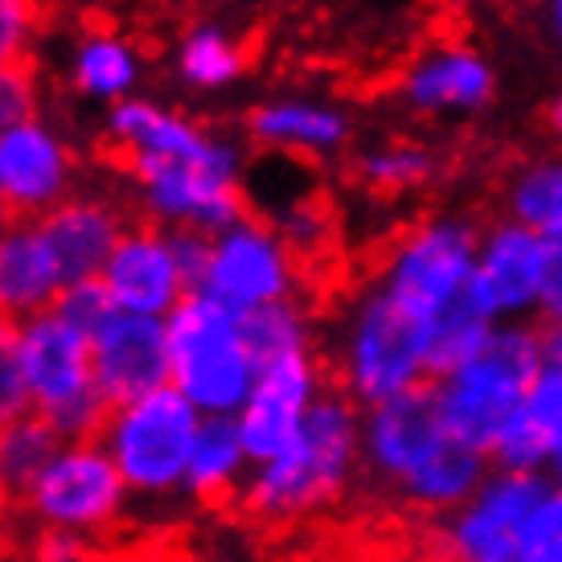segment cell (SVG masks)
I'll return each instance as SVG.
<instances>
[{
  "label": "cell",
  "mask_w": 562,
  "mask_h": 562,
  "mask_svg": "<svg viewBox=\"0 0 562 562\" xmlns=\"http://www.w3.org/2000/svg\"><path fill=\"white\" fill-rule=\"evenodd\" d=\"M358 481L361 406L328 386L292 448L250 469L235 509L255 526H296L337 509Z\"/></svg>",
  "instance_id": "obj_1"
},
{
  "label": "cell",
  "mask_w": 562,
  "mask_h": 562,
  "mask_svg": "<svg viewBox=\"0 0 562 562\" xmlns=\"http://www.w3.org/2000/svg\"><path fill=\"white\" fill-rule=\"evenodd\" d=\"M328 378L361 411L431 386V321L411 313L370 280L345 300L337 316Z\"/></svg>",
  "instance_id": "obj_2"
},
{
  "label": "cell",
  "mask_w": 562,
  "mask_h": 562,
  "mask_svg": "<svg viewBox=\"0 0 562 562\" xmlns=\"http://www.w3.org/2000/svg\"><path fill=\"white\" fill-rule=\"evenodd\" d=\"M547 361V328L497 325L476 358L431 382L443 427L493 460L501 431L533 394Z\"/></svg>",
  "instance_id": "obj_3"
},
{
  "label": "cell",
  "mask_w": 562,
  "mask_h": 562,
  "mask_svg": "<svg viewBox=\"0 0 562 562\" xmlns=\"http://www.w3.org/2000/svg\"><path fill=\"white\" fill-rule=\"evenodd\" d=\"M165 328H169V386L186 394L202 419H235L259 378V361L243 337V316L193 292L165 321Z\"/></svg>",
  "instance_id": "obj_4"
},
{
  "label": "cell",
  "mask_w": 562,
  "mask_h": 562,
  "mask_svg": "<svg viewBox=\"0 0 562 562\" xmlns=\"http://www.w3.org/2000/svg\"><path fill=\"white\" fill-rule=\"evenodd\" d=\"M202 415L177 386H160L108 411L99 443L108 448L136 505H169L186 497L189 452Z\"/></svg>",
  "instance_id": "obj_5"
},
{
  "label": "cell",
  "mask_w": 562,
  "mask_h": 562,
  "mask_svg": "<svg viewBox=\"0 0 562 562\" xmlns=\"http://www.w3.org/2000/svg\"><path fill=\"white\" fill-rule=\"evenodd\" d=\"M132 493L99 439H66L46 472L21 493V530L75 533L103 547L132 514Z\"/></svg>",
  "instance_id": "obj_6"
},
{
  "label": "cell",
  "mask_w": 562,
  "mask_h": 562,
  "mask_svg": "<svg viewBox=\"0 0 562 562\" xmlns=\"http://www.w3.org/2000/svg\"><path fill=\"white\" fill-rule=\"evenodd\" d=\"M481 226L469 214H427L386 243L374 283L423 321L469 296Z\"/></svg>",
  "instance_id": "obj_7"
},
{
  "label": "cell",
  "mask_w": 562,
  "mask_h": 562,
  "mask_svg": "<svg viewBox=\"0 0 562 562\" xmlns=\"http://www.w3.org/2000/svg\"><path fill=\"white\" fill-rule=\"evenodd\" d=\"M21 366L30 406L63 439H99L111 406L94 386L91 337L54 313L21 325Z\"/></svg>",
  "instance_id": "obj_8"
},
{
  "label": "cell",
  "mask_w": 562,
  "mask_h": 562,
  "mask_svg": "<svg viewBox=\"0 0 562 562\" xmlns=\"http://www.w3.org/2000/svg\"><path fill=\"white\" fill-rule=\"evenodd\" d=\"M300 280L304 263L292 255L280 231L263 214H247L238 226L210 238V259L198 292L226 304L231 313L247 316L267 304L300 300Z\"/></svg>",
  "instance_id": "obj_9"
},
{
  "label": "cell",
  "mask_w": 562,
  "mask_h": 562,
  "mask_svg": "<svg viewBox=\"0 0 562 562\" xmlns=\"http://www.w3.org/2000/svg\"><path fill=\"white\" fill-rule=\"evenodd\" d=\"M542 472L497 469L484 476L456 514L439 521V550L448 562H521L526 533L547 497Z\"/></svg>",
  "instance_id": "obj_10"
},
{
  "label": "cell",
  "mask_w": 562,
  "mask_h": 562,
  "mask_svg": "<svg viewBox=\"0 0 562 562\" xmlns=\"http://www.w3.org/2000/svg\"><path fill=\"white\" fill-rule=\"evenodd\" d=\"M448 439L456 436L439 419L431 386L370 406L361 411V476L398 501L406 484L448 448Z\"/></svg>",
  "instance_id": "obj_11"
},
{
  "label": "cell",
  "mask_w": 562,
  "mask_h": 562,
  "mask_svg": "<svg viewBox=\"0 0 562 562\" xmlns=\"http://www.w3.org/2000/svg\"><path fill=\"white\" fill-rule=\"evenodd\" d=\"M547 238L514 218L481 226V247L472 267L469 300L493 325H530L542 304Z\"/></svg>",
  "instance_id": "obj_12"
},
{
  "label": "cell",
  "mask_w": 562,
  "mask_h": 562,
  "mask_svg": "<svg viewBox=\"0 0 562 562\" xmlns=\"http://www.w3.org/2000/svg\"><path fill=\"white\" fill-rule=\"evenodd\" d=\"M328 386H333L328 361L316 349L259 366L255 391H250L247 406L235 415L243 443L250 452V464H267L280 452H288Z\"/></svg>",
  "instance_id": "obj_13"
},
{
  "label": "cell",
  "mask_w": 562,
  "mask_h": 562,
  "mask_svg": "<svg viewBox=\"0 0 562 562\" xmlns=\"http://www.w3.org/2000/svg\"><path fill=\"white\" fill-rule=\"evenodd\" d=\"M99 283L108 288L120 313L157 316V321H169L193 296V280L177 259L172 235L148 218H136L127 226V235L111 250Z\"/></svg>",
  "instance_id": "obj_14"
},
{
  "label": "cell",
  "mask_w": 562,
  "mask_h": 562,
  "mask_svg": "<svg viewBox=\"0 0 562 562\" xmlns=\"http://www.w3.org/2000/svg\"><path fill=\"white\" fill-rule=\"evenodd\" d=\"M79 160L70 144L42 120L0 132V202L16 222H42L75 193Z\"/></svg>",
  "instance_id": "obj_15"
},
{
  "label": "cell",
  "mask_w": 562,
  "mask_h": 562,
  "mask_svg": "<svg viewBox=\"0 0 562 562\" xmlns=\"http://www.w3.org/2000/svg\"><path fill=\"white\" fill-rule=\"evenodd\" d=\"M394 91L411 111L431 120H464L497 99V70L481 49L464 42H439L419 49L398 70Z\"/></svg>",
  "instance_id": "obj_16"
},
{
  "label": "cell",
  "mask_w": 562,
  "mask_h": 562,
  "mask_svg": "<svg viewBox=\"0 0 562 562\" xmlns=\"http://www.w3.org/2000/svg\"><path fill=\"white\" fill-rule=\"evenodd\" d=\"M94 386L108 406L169 386V328L157 316L115 313L91 337Z\"/></svg>",
  "instance_id": "obj_17"
},
{
  "label": "cell",
  "mask_w": 562,
  "mask_h": 562,
  "mask_svg": "<svg viewBox=\"0 0 562 562\" xmlns=\"http://www.w3.org/2000/svg\"><path fill=\"white\" fill-rule=\"evenodd\" d=\"M210 140L214 136L186 115H172V111H165L160 103H148V99H124L108 111L99 157L108 160L111 169L132 177L144 165L198 157Z\"/></svg>",
  "instance_id": "obj_18"
},
{
  "label": "cell",
  "mask_w": 562,
  "mask_h": 562,
  "mask_svg": "<svg viewBox=\"0 0 562 562\" xmlns=\"http://www.w3.org/2000/svg\"><path fill=\"white\" fill-rule=\"evenodd\" d=\"M132 222H136V214H127L115 198L79 189L58 210H49L46 218L37 222V231L46 235L54 259L63 267V280L82 283L103 276L111 250L120 247V238L127 235Z\"/></svg>",
  "instance_id": "obj_19"
},
{
  "label": "cell",
  "mask_w": 562,
  "mask_h": 562,
  "mask_svg": "<svg viewBox=\"0 0 562 562\" xmlns=\"http://www.w3.org/2000/svg\"><path fill=\"white\" fill-rule=\"evenodd\" d=\"M247 136L267 153H280L292 160H328L341 157L353 140V120L349 111L308 99V94H288V99H267L247 111Z\"/></svg>",
  "instance_id": "obj_20"
},
{
  "label": "cell",
  "mask_w": 562,
  "mask_h": 562,
  "mask_svg": "<svg viewBox=\"0 0 562 562\" xmlns=\"http://www.w3.org/2000/svg\"><path fill=\"white\" fill-rule=\"evenodd\" d=\"M63 288V267L37 222H13V231L0 238V316L25 325L33 316L49 313Z\"/></svg>",
  "instance_id": "obj_21"
},
{
  "label": "cell",
  "mask_w": 562,
  "mask_h": 562,
  "mask_svg": "<svg viewBox=\"0 0 562 562\" xmlns=\"http://www.w3.org/2000/svg\"><path fill=\"white\" fill-rule=\"evenodd\" d=\"M250 452L243 443L235 419H202L193 452H189V476H186V501L202 509L235 505L243 484L250 476Z\"/></svg>",
  "instance_id": "obj_22"
},
{
  "label": "cell",
  "mask_w": 562,
  "mask_h": 562,
  "mask_svg": "<svg viewBox=\"0 0 562 562\" xmlns=\"http://www.w3.org/2000/svg\"><path fill=\"white\" fill-rule=\"evenodd\" d=\"M136 82H140V54L124 33L99 25V30H87L75 42L70 87L79 94L103 99V103H124Z\"/></svg>",
  "instance_id": "obj_23"
},
{
  "label": "cell",
  "mask_w": 562,
  "mask_h": 562,
  "mask_svg": "<svg viewBox=\"0 0 562 562\" xmlns=\"http://www.w3.org/2000/svg\"><path fill=\"white\" fill-rule=\"evenodd\" d=\"M349 169L366 193L391 202V198H411V193L436 186L439 157L419 140H382L361 148Z\"/></svg>",
  "instance_id": "obj_24"
},
{
  "label": "cell",
  "mask_w": 562,
  "mask_h": 562,
  "mask_svg": "<svg viewBox=\"0 0 562 562\" xmlns=\"http://www.w3.org/2000/svg\"><path fill=\"white\" fill-rule=\"evenodd\" d=\"M505 218L521 222L526 231L542 235L547 243L562 238V153L533 157L517 165L501 189Z\"/></svg>",
  "instance_id": "obj_25"
},
{
  "label": "cell",
  "mask_w": 562,
  "mask_h": 562,
  "mask_svg": "<svg viewBox=\"0 0 562 562\" xmlns=\"http://www.w3.org/2000/svg\"><path fill=\"white\" fill-rule=\"evenodd\" d=\"M250 66V46L222 25H193L177 46V75L198 91H222L243 79Z\"/></svg>",
  "instance_id": "obj_26"
},
{
  "label": "cell",
  "mask_w": 562,
  "mask_h": 562,
  "mask_svg": "<svg viewBox=\"0 0 562 562\" xmlns=\"http://www.w3.org/2000/svg\"><path fill=\"white\" fill-rule=\"evenodd\" d=\"M63 443L66 439L37 411H25L16 419L0 423V481H4V488L21 501V493L46 472V464L58 456Z\"/></svg>",
  "instance_id": "obj_27"
},
{
  "label": "cell",
  "mask_w": 562,
  "mask_h": 562,
  "mask_svg": "<svg viewBox=\"0 0 562 562\" xmlns=\"http://www.w3.org/2000/svg\"><path fill=\"white\" fill-rule=\"evenodd\" d=\"M243 337H247L259 366L316 349L313 316L300 300H283V304H267L259 313H247L243 316Z\"/></svg>",
  "instance_id": "obj_28"
},
{
  "label": "cell",
  "mask_w": 562,
  "mask_h": 562,
  "mask_svg": "<svg viewBox=\"0 0 562 562\" xmlns=\"http://www.w3.org/2000/svg\"><path fill=\"white\" fill-rule=\"evenodd\" d=\"M276 231L283 235V243L292 247L300 263L308 267L316 259H325L333 243H337V214H333V202L321 198L316 189H304L292 202L280 205V218H267Z\"/></svg>",
  "instance_id": "obj_29"
},
{
  "label": "cell",
  "mask_w": 562,
  "mask_h": 562,
  "mask_svg": "<svg viewBox=\"0 0 562 562\" xmlns=\"http://www.w3.org/2000/svg\"><path fill=\"white\" fill-rule=\"evenodd\" d=\"M493 321L472 304L469 296L431 316V374H448L456 366H464L484 349V341L493 337Z\"/></svg>",
  "instance_id": "obj_30"
},
{
  "label": "cell",
  "mask_w": 562,
  "mask_h": 562,
  "mask_svg": "<svg viewBox=\"0 0 562 562\" xmlns=\"http://www.w3.org/2000/svg\"><path fill=\"white\" fill-rule=\"evenodd\" d=\"M42 33V0H0V70L33 63Z\"/></svg>",
  "instance_id": "obj_31"
},
{
  "label": "cell",
  "mask_w": 562,
  "mask_h": 562,
  "mask_svg": "<svg viewBox=\"0 0 562 562\" xmlns=\"http://www.w3.org/2000/svg\"><path fill=\"white\" fill-rule=\"evenodd\" d=\"M33 411L30 386H25V366H21V325L0 316V423L16 419Z\"/></svg>",
  "instance_id": "obj_32"
},
{
  "label": "cell",
  "mask_w": 562,
  "mask_h": 562,
  "mask_svg": "<svg viewBox=\"0 0 562 562\" xmlns=\"http://www.w3.org/2000/svg\"><path fill=\"white\" fill-rule=\"evenodd\" d=\"M54 313L63 316V321H70L79 333L94 337V333L108 325L120 308H115V300L108 296V288H103V283L82 280V283H66L63 296H58V304H54Z\"/></svg>",
  "instance_id": "obj_33"
},
{
  "label": "cell",
  "mask_w": 562,
  "mask_h": 562,
  "mask_svg": "<svg viewBox=\"0 0 562 562\" xmlns=\"http://www.w3.org/2000/svg\"><path fill=\"white\" fill-rule=\"evenodd\" d=\"M521 562H562V488L550 484L526 533Z\"/></svg>",
  "instance_id": "obj_34"
},
{
  "label": "cell",
  "mask_w": 562,
  "mask_h": 562,
  "mask_svg": "<svg viewBox=\"0 0 562 562\" xmlns=\"http://www.w3.org/2000/svg\"><path fill=\"white\" fill-rule=\"evenodd\" d=\"M37 120V70L33 63L0 70V132Z\"/></svg>",
  "instance_id": "obj_35"
},
{
  "label": "cell",
  "mask_w": 562,
  "mask_h": 562,
  "mask_svg": "<svg viewBox=\"0 0 562 562\" xmlns=\"http://www.w3.org/2000/svg\"><path fill=\"white\" fill-rule=\"evenodd\" d=\"M9 554H25L30 562H91L99 547L82 542L75 533H54V530H21L16 547Z\"/></svg>",
  "instance_id": "obj_36"
},
{
  "label": "cell",
  "mask_w": 562,
  "mask_h": 562,
  "mask_svg": "<svg viewBox=\"0 0 562 562\" xmlns=\"http://www.w3.org/2000/svg\"><path fill=\"white\" fill-rule=\"evenodd\" d=\"M538 321L547 328L562 325V238L547 247V276H542V304H538Z\"/></svg>",
  "instance_id": "obj_37"
},
{
  "label": "cell",
  "mask_w": 562,
  "mask_h": 562,
  "mask_svg": "<svg viewBox=\"0 0 562 562\" xmlns=\"http://www.w3.org/2000/svg\"><path fill=\"white\" fill-rule=\"evenodd\" d=\"M16 533H21V514H16V497L0 481V550L16 547Z\"/></svg>",
  "instance_id": "obj_38"
},
{
  "label": "cell",
  "mask_w": 562,
  "mask_h": 562,
  "mask_svg": "<svg viewBox=\"0 0 562 562\" xmlns=\"http://www.w3.org/2000/svg\"><path fill=\"white\" fill-rule=\"evenodd\" d=\"M542 374L562 391V325L547 328V361H542Z\"/></svg>",
  "instance_id": "obj_39"
},
{
  "label": "cell",
  "mask_w": 562,
  "mask_h": 562,
  "mask_svg": "<svg viewBox=\"0 0 562 562\" xmlns=\"http://www.w3.org/2000/svg\"><path fill=\"white\" fill-rule=\"evenodd\" d=\"M547 30L554 37V46L562 49V0H547Z\"/></svg>",
  "instance_id": "obj_40"
},
{
  "label": "cell",
  "mask_w": 562,
  "mask_h": 562,
  "mask_svg": "<svg viewBox=\"0 0 562 562\" xmlns=\"http://www.w3.org/2000/svg\"><path fill=\"white\" fill-rule=\"evenodd\" d=\"M547 481L554 484V488H562V436H559V443H554V452H550V464H547Z\"/></svg>",
  "instance_id": "obj_41"
},
{
  "label": "cell",
  "mask_w": 562,
  "mask_h": 562,
  "mask_svg": "<svg viewBox=\"0 0 562 562\" xmlns=\"http://www.w3.org/2000/svg\"><path fill=\"white\" fill-rule=\"evenodd\" d=\"M547 127L562 140V91L554 94V99H550V108H547Z\"/></svg>",
  "instance_id": "obj_42"
},
{
  "label": "cell",
  "mask_w": 562,
  "mask_h": 562,
  "mask_svg": "<svg viewBox=\"0 0 562 562\" xmlns=\"http://www.w3.org/2000/svg\"><path fill=\"white\" fill-rule=\"evenodd\" d=\"M13 214H9V205H4V202H0V238H4V235H9V231H13Z\"/></svg>",
  "instance_id": "obj_43"
},
{
  "label": "cell",
  "mask_w": 562,
  "mask_h": 562,
  "mask_svg": "<svg viewBox=\"0 0 562 562\" xmlns=\"http://www.w3.org/2000/svg\"><path fill=\"white\" fill-rule=\"evenodd\" d=\"M202 562H238V559H231V554H210V559H202Z\"/></svg>",
  "instance_id": "obj_44"
},
{
  "label": "cell",
  "mask_w": 562,
  "mask_h": 562,
  "mask_svg": "<svg viewBox=\"0 0 562 562\" xmlns=\"http://www.w3.org/2000/svg\"><path fill=\"white\" fill-rule=\"evenodd\" d=\"M4 562H30L25 554H4Z\"/></svg>",
  "instance_id": "obj_45"
},
{
  "label": "cell",
  "mask_w": 562,
  "mask_h": 562,
  "mask_svg": "<svg viewBox=\"0 0 562 562\" xmlns=\"http://www.w3.org/2000/svg\"><path fill=\"white\" fill-rule=\"evenodd\" d=\"M4 554H9V550H0V562H4Z\"/></svg>",
  "instance_id": "obj_46"
}]
</instances>
